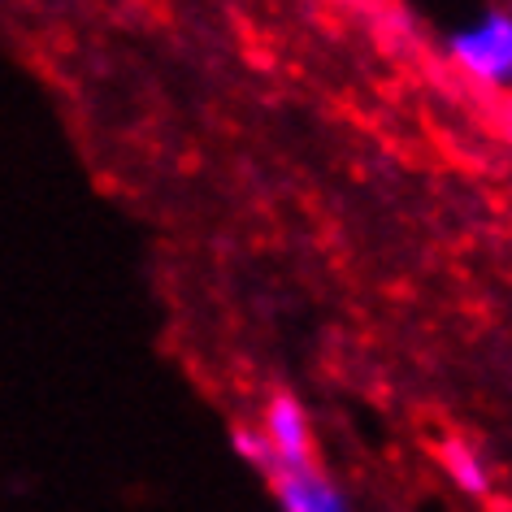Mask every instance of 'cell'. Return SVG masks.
I'll return each instance as SVG.
<instances>
[{
    "instance_id": "cell-1",
    "label": "cell",
    "mask_w": 512,
    "mask_h": 512,
    "mask_svg": "<svg viewBox=\"0 0 512 512\" xmlns=\"http://www.w3.org/2000/svg\"><path fill=\"white\" fill-rule=\"evenodd\" d=\"M452 53L478 79H508L512 74V18H486L482 27L456 35Z\"/></svg>"
},
{
    "instance_id": "cell-2",
    "label": "cell",
    "mask_w": 512,
    "mask_h": 512,
    "mask_svg": "<svg viewBox=\"0 0 512 512\" xmlns=\"http://www.w3.org/2000/svg\"><path fill=\"white\" fill-rule=\"evenodd\" d=\"M274 495L283 512H352L335 486H330L313 465L304 469H274Z\"/></svg>"
},
{
    "instance_id": "cell-3",
    "label": "cell",
    "mask_w": 512,
    "mask_h": 512,
    "mask_svg": "<svg viewBox=\"0 0 512 512\" xmlns=\"http://www.w3.org/2000/svg\"><path fill=\"white\" fill-rule=\"evenodd\" d=\"M265 439H270L274 456H278V469H304L313 465L309 456V421H304L300 404L278 395L270 404V417H265Z\"/></svg>"
},
{
    "instance_id": "cell-4",
    "label": "cell",
    "mask_w": 512,
    "mask_h": 512,
    "mask_svg": "<svg viewBox=\"0 0 512 512\" xmlns=\"http://www.w3.org/2000/svg\"><path fill=\"white\" fill-rule=\"evenodd\" d=\"M443 469L452 473V478L465 486L469 495H486L491 491V478H486V465L478 460V452L473 447H465V443H443Z\"/></svg>"
}]
</instances>
